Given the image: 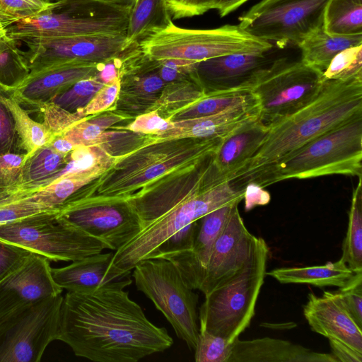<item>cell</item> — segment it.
<instances>
[{"instance_id": "11a10c76", "label": "cell", "mask_w": 362, "mask_h": 362, "mask_svg": "<svg viewBox=\"0 0 362 362\" xmlns=\"http://www.w3.org/2000/svg\"><path fill=\"white\" fill-rule=\"evenodd\" d=\"M248 0H215L214 8L216 9L221 17L233 12Z\"/></svg>"}, {"instance_id": "e0dca14e", "label": "cell", "mask_w": 362, "mask_h": 362, "mask_svg": "<svg viewBox=\"0 0 362 362\" xmlns=\"http://www.w3.org/2000/svg\"><path fill=\"white\" fill-rule=\"evenodd\" d=\"M254 236L235 206L216 239L199 288L204 296L235 273L247 259Z\"/></svg>"}, {"instance_id": "6125c7cd", "label": "cell", "mask_w": 362, "mask_h": 362, "mask_svg": "<svg viewBox=\"0 0 362 362\" xmlns=\"http://www.w3.org/2000/svg\"><path fill=\"white\" fill-rule=\"evenodd\" d=\"M354 1L358 3L362 4V0H354Z\"/></svg>"}, {"instance_id": "cb8c5ba5", "label": "cell", "mask_w": 362, "mask_h": 362, "mask_svg": "<svg viewBox=\"0 0 362 362\" xmlns=\"http://www.w3.org/2000/svg\"><path fill=\"white\" fill-rule=\"evenodd\" d=\"M229 362H338L332 354L313 351L286 340L263 337L233 341Z\"/></svg>"}, {"instance_id": "8fae6325", "label": "cell", "mask_w": 362, "mask_h": 362, "mask_svg": "<svg viewBox=\"0 0 362 362\" xmlns=\"http://www.w3.org/2000/svg\"><path fill=\"white\" fill-rule=\"evenodd\" d=\"M0 240L54 262H73L109 249L59 213H44L0 226Z\"/></svg>"}, {"instance_id": "c3c4849f", "label": "cell", "mask_w": 362, "mask_h": 362, "mask_svg": "<svg viewBox=\"0 0 362 362\" xmlns=\"http://www.w3.org/2000/svg\"><path fill=\"white\" fill-rule=\"evenodd\" d=\"M49 4L42 0H0V11L20 21L37 15Z\"/></svg>"}, {"instance_id": "6da1fadb", "label": "cell", "mask_w": 362, "mask_h": 362, "mask_svg": "<svg viewBox=\"0 0 362 362\" xmlns=\"http://www.w3.org/2000/svg\"><path fill=\"white\" fill-rule=\"evenodd\" d=\"M58 340L95 362H136L173 344L165 327L148 320L124 289L68 291L63 296Z\"/></svg>"}, {"instance_id": "b9f144b4", "label": "cell", "mask_w": 362, "mask_h": 362, "mask_svg": "<svg viewBox=\"0 0 362 362\" xmlns=\"http://www.w3.org/2000/svg\"><path fill=\"white\" fill-rule=\"evenodd\" d=\"M44 213H59L27 197L0 204V226Z\"/></svg>"}, {"instance_id": "4dcf8cb0", "label": "cell", "mask_w": 362, "mask_h": 362, "mask_svg": "<svg viewBox=\"0 0 362 362\" xmlns=\"http://www.w3.org/2000/svg\"><path fill=\"white\" fill-rule=\"evenodd\" d=\"M0 91V101L9 110L21 141V148L27 156L49 143L57 134L44 122L33 120L28 112L11 95Z\"/></svg>"}, {"instance_id": "f35d334b", "label": "cell", "mask_w": 362, "mask_h": 362, "mask_svg": "<svg viewBox=\"0 0 362 362\" xmlns=\"http://www.w3.org/2000/svg\"><path fill=\"white\" fill-rule=\"evenodd\" d=\"M325 81L362 78V44L337 54L322 73Z\"/></svg>"}, {"instance_id": "d6986e66", "label": "cell", "mask_w": 362, "mask_h": 362, "mask_svg": "<svg viewBox=\"0 0 362 362\" xmlns=\"http://www.w3.org/2000/svg\"><path fill=\"white\" fill-rule=\"evenodd\" d=\"M98 69V64H57L30 73L18 85L0 90L13 96L21 105L40 109L79 80L95 76Z\"/></svg>"}, {"instance_id": "e7e4bbea", "label": "cell", "mask_w": 362, "mask_h": 362, "mask_svg": "<svg viewBox=\"0 0 362 362\" xmlns=\"http://www.w3.org/2000/svg\"><path fill=\"white\" fill-rule=\"evenodd\" d=\"M0 12H2V11H0Z\"/></svg>"}, {"instance_id": "5bb4252c", "label": "cell", "mask_w": 362, "mask_h": 362, "mask_svg": "<svg viewBox=\"0 0 362 362\" xmlns=\"http://www.w3.org/2000/svg\"><path fill=\"white\" fill-rule=\"evenodd\" d=\"M59 215L115 251L142 229L141 221L127 199L89 197L69 204Z\"/></svg>"}, {"instance_id": "f1b7e54d", "label": "cell", "mask_w": 362, "mask_h": 362, "mask_svg": "<svg viewBox=\"0 0 362 362\" xmlns=\"http://www.w3.org/2000/svg\"><path fill=\"white\" fill-rule=\"evenodd\" d=\"M362 44L361 35H333L323 27L306 37L297 47L301 51L300 60L324 72L332 59L341 51Z\"/></svg>"}, {"instance_id": "9c48e42d", "label": "cell", "mask_w": 362, "mask_h": 362, "mask_svg": "<svg viewBox=\"0 0 362 362\" xmlns=\"http://www.w3.org/2000/svg\"><path fill=\"white\" fill-rule=\"evenodd\" d=\"M132 270L137 289L163 314L177 337L194 350L199 333L198 294L186 284L175 264L166 259H145Z\"/></svg>"}, {"instance_id": "7402d4cb", "label": "cell", "mask_w": 362, "mask_h": 362, "mask_svg": "<svg viewBox=\"0 0 362 362\" xmlns=\"http://www.w3.org/2000/svg\"><path fill=\"white\" fill-rule=\"evenodd\" d=\"M239 203L226 204L202 216L192 248L163 257L175 264L190 288L199 290L214 243Z\"/></svg>"}, {"instance_id": "681fc988", "label": "cell", "mask_w": 362, "mask_h": 362, "mask_svg": "<svg viewBox=\"0 0 362 362\" xmlns=\"http://www.w3.org/2000/svg\"><path fill=\"white\" fill-rule=\"evenodd\" d=\"M215 0H166L173 19L202 15L214 8Z\"/></svg>"}, {"instance_id": "60d3db41", "label": "cell", "mask_w": 362, "mask_h": 362, "mask_svg": "<svg viewBox=\"0 0 362 362\" xmlns=\"http://www.w3.org/2000/svg\"><path fill=\"white\" fill-rule=\"evenodd\" d=\"M25 158V153H10L0 156V203L13 193Z\"/></svg>"}, {"instance_id": "816d5d0a", "label": "cell", "mask_w": 362, "mask_h": 362, "mask_svg": "<svg viewBox=\"0 0 362 362\" xmlns=\"http://www.w3.org/2000/svg\"><path fill=\"white\" fill-rule=\"evenodd\" d=\"M31 252L0 240V280L16 268Z\"/></svg>"}, {"instance_id": "d590c367", "label": "cell", "mask_w": 362, "mask_h": 362, "mask_svg": "<svg viewBox=\"0 0 362 362\" xmlns=\"http://www.w3.org/2000/svg\"><path fill=\"white\" fill-rule=\"evenodd\" d=\"M30 74L28 62L17 40L7 34L0 37V90H5L21 83Z\"/></svg>"}, {"instance_id": "680465c9", "label": "cell", "mask_w": 362, "mask_h": 362, "mask_svg": "<svg viewBox=\"0 0 362 362\" xmlns=\"http://www.w3.org/2000/svg\"><path fill=\"white\" fill-rule=\"evenodd\" d=\"M108 3H111L113 4L120 5L123 6H129L136 1V0H102Z\"/></svg>"}, {"instance_id": "d6a6232c", "label": "cell", "mask_w": 362, "mask_h": 362, "mask_svg": "<svg viewBox=\"0 0 362 362\" xmlns=\"http://www.w3.org/2000/svg\"><path fill=\"white\" fill-rule=\"evenodd\" d=\"M123 119L122 116L113 113L91 119L85 117L69 127L60 134L74 148L92 145L104 147L116 134V132H106V129Z\"/></svg>"}, {"instance_id": "4fadbf2b", "label": "cell", "mask_w": 362, "mask_h": 362, "mask_svg": "<svg viewBox=\"0 0 362 362\" xmlns=\"http://www.w3.org/2000/svg\"><path fill=\"white\" fill-rule=\"evenodd\" d=\"M62 294L22 308L0 320V362H38L58 340Z\"/></svg>"}, {"instance_id": "7bdbcfd3", "label": "cell", "mask_w": 362, "mask_h": 362, "mask_svg": "<svg viewBox=\"0 0 362 362\" xmlns=\"http://www.w3.org/2000/svg\"><path fill=\"white\" fill-rule=\"evenodd\" d=\"M199 226L198 219L175 232L157 247L150 258H163L172 253L190 250Z\"/></svg>"}, {"instance_id": "91938a15", "label": "cell", "mask_w": 362, "mask_h": 362, "mask_svg": "<svg viewBox=\"0 0 362 362\" xmlns=\"http://www.w3.org/2000/svg\"><path fill=\"white\" fill-rule=\"evenodd\" d=\"M47 3H54V2H57L58 1H60V0H42Z\"/></svg>"}, {"instance_id": "94428289", "label": "cell", "mask_w": 362, "mask_h": 362, "mask_svg": "<svg viewBox=\"0 0 362 362\" xmlns=\"http://www.w3.org/2000/svg\"><path fill=\"white\" fill-rule=\"evenodd\" d=\"M7 30L6 31L0 32V37L4 35H6Z\"/></svg>"}, {"instance_id": "603a6c76", "label": "cell", "mask_w": 362, "mask_h": 362, "mask_svg": "<svg viewBox=\"0 0 362 362\" xmlns=\"http://www.w3.org/2000/svg\"><path fill=\"white\" fill-rule=\"evenodd\" d=\"M257 101L203 117L170 122L165 131L146 137L144 144L182 139H222L243 124L259 117Z\"/></svg>"}, {"instance_id": "30bf717a", "label": "cell", "mask_w": 362, "mask_h": 362, "mask_svg": "<svg viewBox=\"0 0 362 362\" xmlns=\"http://www.w3.org/2000/svg\"><path fill=\"white\" fill-rule=\"evenodd\" d=\"M322 72L286 57L274 59L246 85L259 105V118L269 125L303 107L321 91Z\"/></svg>"}, {"instance_id": "7dc6e473", "label": "cell", "mask_w": 362, "mask_h": 362, "mask_svg": "<svg viewBox=\"0 0 362 362\" xmlns=\"http://www.w3.org/2000/svg\"><path fill=\"white\" fill-rule=\"evenodd\" d=\"M21 141L9 110L0 101V156L18 153Z\"/></svg>"}, {"instance_id": "ac0fdd59", "label": "cell", "mask_w": 362, "mask_h": 362, "mask_svg": "<svg viewBox=\"0 0 362 362\" xmlns=\"http://www.w3.org/2000/svg\"><path fill=\"white\" fill-rule=\"evenodd\" d=\"M114 252L97 253L73 261L70 264L52 268L55 282L68 291L94 293L119 288L132 283L131 271H123L113 264Z\"/></svg>"}, {"instance_id": "f907efd6", "label": "cell", "mask_w": 362, "mask_h": 362, "mask_svg": "<svg viewBox=\"0 0 362 362\" xmlns=\"http://www.w3.org/2000/svg\"><path fill=\"white\" fill-rule=\"evenodd\" d=\"M171 121L164 119L156 110L138 116L127 129L134 133L155 135L166 130Z\"/></svg>"}, {"instance_id": "7a4b0ae2", "label": "cell", "mask_w": 362, "mask_h": 362, "mask_svg": "<svg viewBox=\"0 0 362 362\" xmlns=\"http://www.w3.org/2000/svg\"><path fill=\"white\" fill-rule=\"evenodd\" d=\"M211 156L168 175V182L159 187H147L127 199L142 229L114 252L115 267L132 271L175 232L221 206L243 199L245 189L234 187L219 174Z\"/></svg>"}, {"instance_id": "4316f807", "label": "cell", "mask_w": 362, "mask_h": 362, "mask_svg": "<svg viewBox=\"0 0 362 362\" xmlns=\"http://www.w3.org/2000/svg\"><path fill=\"white\" fill-rule=\"evenodd\" d=\"M281 284H310L318 287L344 286L354 274L340 258L334 262L311 267H281L266 272Z\"/></svg>"}, {"instance_id": "bcb514c9", "label": "cell", "mask_w": 362, "mask_h": 362, "mask_svg": "<svg viewBox=\"0 0 362 362\" xmlns=\"http://www.w3.org/2000/svg\"><path fill=\"white\" fill-rule=\"evenodd\" d=\"M197 63L177 58L156 60L158 74L168 83L192 77Z\"/></svg>"}, {"instance_id": "ffe728a7", "label": "cell", "mask_w": 362, "mask_h": 362, "mask_svg": "<svg viewBox=\"0 0 362 362\" xmlns=\"http://www.w3.org/2000/svg\"><path fill=\"white\" fill-rule=\"evenodd\" d=\"M303 315L313 332L362 354V327L335 291H325L322 297L310 293Z\"/></svg>"}, {"instance_id": "9a60e30c", "label": "cell", "mask_w": 362, "mask_h": 362, "mask_svg": "<svg viewBox=\"0 0 362 362\" xmlns=\"http://www.w3.org/2000/svg\"><path fill=\"white\" fill-rule=\"evenodd\" d=\"M30 73L48 66L78 62L100 64L111 59L132 43L125 35H88L23 40Z\"/></svg>"}, {"instance_id": "ba28073f", "label": "cell", "mask_w": 362, "mask_h": 362, "mask_svg": "<svg viewBox=\"0 0 362 362\" xmlns=\"http://www.w3.org/2000/svg\"><path fill=\"white\" fill-rule=\"evenodd\" d=\"M139 45L153 60L177 58L194 62L231 54L264 53L273 47L272 43L249 34L239 25L194 30L173 23Z\"/></svg>"}, {"instance_id": "3957f363", "label": "cell", "mask_w": 362, "mask_h": 362, "mask_svg": "<svg viewBox=\"0 0 362 362\" xmlns=\"http://www.w3.org/2000/svg\"><path fill=\"white\" fill-rule=\"evenodd\" d=\"M362 114V78L325 81L320 93L293 113L267 125L256 153L228 180L238 187L261 170L310 141Z\"/></svg>"}, {"instance_id": "52a82bcc", "label": "cell", "mask_w": 362, "mask_h": 362, "mask_svg": "<svg viewBox=\"0 0 362 362\" xmlns=\"http://www.w3.org/2000/svg\"><path fill=\"white\" fill-rule=\"evenodd\" d=\"M129 6L102 0H60L7 28L16 40L88 35H125Z\"/></svg>"}, {"instance_id": "be15d7a7", "label": "cell", "mask_w": 362, "mask_h": 362, "mask_svg": "<svg viewBox=\"0 0 362 362\" xmlns=\"http://www.w3.org/2000/svg\"><path fill=\"white\" fill-rule=\"evenodd\" d=\"M267 0H261L260 2H264V1H266Z\"/></svg>"}, {"instance_id": "2e32d148", "label": "cell", "mask_w": 362, "mask_h": 362, "mask_svg": "<svg viewBox=\"0 0 362 362\" xmlns=\"http://www.w3.org/2000/svg\"><path fill=\"white\" fill-rule=\"evenodd\" d=\"M47 257L31 252L0 280V320L46 298L62 294Z\"/></svg>"}, {"instance_id": "ee69618b", "label": "cell", "mask_w": 362, "mask_h": 362, "mask_svg": "<svg viewBox=\"0 0 362 362\" xmlns=\"http://www.w3.org/2000/svg\"><path fill=\"white\" fill-rule=\"evenodd\" d=\"M335 293L358 325L362 327V272L354 273L350 280Z\"/></svg>"}, {"instance_id": "9f6ffc18", "label": "cell", "mask_w": 362, "mask_h": 362, "mask_svg": "<svg viewBox=\"0 0 362 362\" xmlns=\"http://www.w3.org/2000/svg\"><path fill=\"white\" fill-rule=\"evenodd\" d=\"M49 144L55 151L63 154H69L75 148L74 146L60 134H57Z\"/></svg>"}, {"instance_id": "e575fe53", "label": "cell", "mask_w": 362, "mask_h": 362, "mask_svg": "<svg viewBox=\"0 0 362 362\" xmlns=\"http://www.w3.org/2000/svg\"><path fill=\"white\" fill-rule=\"evenodd\" d=\"M323 29L333 35H361L362 4L354 0H329L324 13Z\"/></svg>"}, {"instance_id": "7c38bea8", "label": "cell", "mask_w": 362, "mask_h": 362, "mask_svg": "<svg viewBox=\"0 0 362 362\" xmlns=\"http://www.w3.org/2000/svg\"><path fill=\"white\" fill-rule=\"evenodd\" d=\"M329 0H267L258 2L239 17L249 34L279 48L298 46L323 27Z\"/></svg>"}, {"instance_id": "44dd1931", "label": "cell", "mask_w": 362, "mask_h": 362, "mask_svg": "<svg viewBox=\"0 0 362 362\" xmlns=\"http://www.w3.org/2000/svg\"><path fill=\"white\" fill-rule=\"evenodd\" d=\"M269 52L231 54L202 61L197 63L192 77L205 92L207 88L211 92L237 88L274 61Z\"/></svg>"}, {"instance_id": "1f68e13d", "label": "cell", "mask_w": 362, "mask_h": 362, "mask_svg": "<svg viewBox=\"0 0 362 362\" xmlns=\"http://www.w3.org/2000/svg\"><path fill=\"white\" fill-rule=\"evenodd\" d=\"M97 178L95 176L62 174L49 184L25 197L59 212L81 189Z\"/></svg>"}, {"instance_id": "ab89813d", "label": "cell", "mask_w": 362, "mask_h": 362, "mask_svg": "<svg viewBox=\"0 0 362 362\" xmlns=\"http://www.w3.org/2000/svg\"><path fill=\"white\" fill-rule=\"evenodd\" d=\"M233 343L223 337L199 329L194 360L197 362H229Z\"/></svg>"}, {"instance_id": "8d00e7d4", "label": "cell", "mask_w": 362, "mask_h": 362, "mask_svg": "<svg viewBox=\"0 0 362 362\" xmlns=\"http://www.w3.org/2000/svg\"><path fill=\"white\" fill-rule=\"evenodd\" d=\"M163 89L160 98L151 110L173 113L170 116L194 104L206 94L199 85L186 80L168 83Z\"/></svg>"}, {"instance_id": "836d02e7", "label": "cell", "mask_w": 362, "mask_h": 362, "mask_svg": "<svg viewBox=\"0 0 362 362\" xmlns=\"http://www.w3.org/2000/svg\"><path fill=\"white\" fill-rule=\"evenodd\" d=\"M341 258L353 272H362V176L353 190Z\"/></svg>"}, {"instance_id": "6f0895ef", "label": "cell", "mask_w": 362, "mask_h": 362, "mask_svg": "<svg viewBox=\"0 0 362 362\" xmlns=\"http://www.w3.org/2000/svg\"><path fill=\"white\" fill-rule=\"evenodd\" d=\"M19 20L11 15L0 12V32L6 31L7 28Z\"/></svg>"}, {"instance_id": "f5cc1de1", "label": "cell", "mask_w": 362, "mask_h": 362, "mask_svg": "<svg viewBox=\"0 0 362 362\" xmlns=\"http://www.w3.org/2000/svg\"><path fill=\"white\" fill-rule=\"evenodd\" d=\"M255 185H247L245 187L244 197L245 211H250L255 206L265 205L270 200L268 192Z\"/></svg>"}, {"instance_id": "83f0119b", "label": "cell", "mask_w": 362, "mask_h": 362, "mask_svg": "<svg viewBox=\"0 0 362 362\" xmlns=\"http://www.w3.org/2000/svg\"><path fill=\"white\" fill-rule=\"evenodd\" d=\"M172 23L166 0H136L130 8L126 36L139 44Z\"/></svg>"}, {"instance_id": "f546056e", "label": "cell", "mask_w": 362, "mask_h": 362, "mask_svg": "<svg viewBox=\"0 0 362 362\" xmlns=\"http://www.w3.org/2000/svg\"><path fill=\"white\" fill-rule=\"evenodd\" d=\"M257 101L247 85L237 88L206 93L202 98L190 106L177 112L170 117V121L208 116L230 108Z\"/></svg>"}, {"instance_id": "74e56055", "label": "cell", "mask_w": 362, "mask_h": 362, "mask_svg": "<svg viewBox=\"0 0 362 362\" xmlns=\"http://www.w3.org/2000/svg\"><path fill=\"white\" fill-rule=\"evenodd\" d=\"M104 85L95 76L86 78L76 82L49 102L67 112L74 113L84 107Z\"/></svg>"}, {"instance_id": "d4e9b609", "label": "cell", "mask_w": 362, "mask_h": 362, "mask_svg": "<svg viewBox=\"0 0 362 362\" xmlns=\"http://www.w3.org/2000/svg\"><path fill=\"white\" fill-rule=\"evenodd\" d=\"M267 132L268 126L258 117L243 124L222 138L211 156L218 172L228 179L256 153Z\"/></svg>"}, {"instance_id": "db71d44e", "label": "cell", "mask_w": 362, "mask_h": 362, "mask_svg": "<svg viewBox=\"0 0 362 362\" xmlns=\"http://www.w3.org/2000/svg\"><path fill=\"white\" fill-rule=\"evenodd\" d=\"M332 354L338 362H361L362 354L334 340H329Z\"/></svg>"}, {"instance_id": "484cf974", "label": "cell", "mask_w": 362, "mask_h": 362, "mask_svg": "<svg viewBox=\"0 0 362 362\" xmlns=\"http://www.w3.org/2000/svg\"><path fill=\"white\" fill-rule=\"evenodd\" d=\"M68 158L69 154L57 152L49 143L26 155L13 193L1 203L28 197L49 184L64 169Z\"/></svg>"}, {"instance_id": "5b68a950", "label": "cell", "mask_w": 362, "mask_h": 362, "mask_svg": "<svg viewBox=\"0 0 362 362\" xmlns=\"http://www.w3.org/2000/svg\"><path fill=\"white\" fill-rule=\"evenodd\" d=\"M221 140L182 139L144 144L120 156L100 176L98 187L93 189L97 194L90 197L127 199L156 180L194 166L213 155Z\"/></svg>"}, {"instance_id": "8992f818", "label": "cell", "mask_w": 362, "mask_h": 362, "mask_svg": "<svg viewBox=\"0 0 362 362\" xmlns=\"http://www.w3.org/2000/svg\"><path fill=\"white\" fill-rule=\"evenodd\" d=\"M269 247L254 236L243 266L205 296L199 310V329L233 343L250 325L266 275Z\"/></svg>"}, {"instance_id": "277c9868", "label": "cell", "mask_w": 362, "mask_h": 362, "mask_svg": "<svg viewBox=\"0 0 362 362\" xmlns=\"http://www.w3.org/2000/svg\"><path fill=\"white\" fill-rule=\"evenodd\" d=\"M332 175L362 176V114L317 136L238 187L252 184L264 188L286 180Z\"/></svg>"}, {"instance_id": "f6af8a7d", "label": "cell", "mask_w": 362, "mask_h": 362, "mask_svg": "<svg viewBox=\"0 0 362 362\" xmlns=\"http://www.w3.org/2000/svg\"><path fill=\"white\" fill-rule=\"evenodd\" d=\"M121 90V81L118 78L112 82L105 84L83 108L76 112L82 117L105 110L116 100Z\"/></svg>"}]
</instances>
